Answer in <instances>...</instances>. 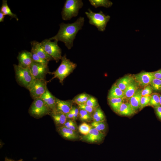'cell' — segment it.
Masks as SVG:
<instances>
[{"mask_svg": "<svg viewBox=\"0 0 161 161\" xmlns=\"http://www.w3.org/2000/svg\"><path fill=\"white\" fill-rule=\"evenodd\" d=\"M84 21V18L80 16L73 23H61L57 33L49 39L62 42L68 49H71L73 46L74 41L77 33L82 29Z\"/></svg>", "mask_w": 161, "mask_h": 161, "instance_id": "cell-1", "label": "cell"}, {"mask_svg": "<svg viewBox=\"0 0 161 161\" xmlns=\"http://www.w3.org/2000/svg\"><path fill=\"white\" fill-rule=\"evenodd\" d=\"M61 60V64L57 69L54 72L51 73L54 76L50 80L57 78L63 84L64 79L72 72L77 65L67 59L66 54L62 56Z\"/></svg>", "mask_w": 161, "mask_h": 161, "instance_id": "cell-2", "label": "cell"}, {"mask_svg": "<svg viewBox=\"0 0 161 161\" xmlns=\"http://www.w3.org/2000/svg\"><path fill=\"white\" fill-rule=\"evenodd\" d=\"M88 11L85 12V14L89 19V24L96 27L99 31H104L110 18V16L105 15L101 11L95 13L90 8L88 9Z\"/></svg>", "mask_w": 161, "mask_h": 161, "instance_id": "cell-3", "label": "cell"}, {"mask_svg": "<svg viewBox=\"0 0 161 161\" xmlns=\"http://www.w3.org/2000/svg\"><path fill=\"white\" fill-rule=\"evenodd\" d=\"M13 66L17 83L28 89L35 79L30 67L23 68L16 64H13Z\"/></svg>", "mask_w": 161, "mask_h": 161, "instance_id": "cell-4", "label": "cell"}, {"mask_svg": "<svg viewBox=\"0 0 161 161\" xmlns=\"http://www.w3.org/2000/svg\"><path fill=\"white\" fill-rule=\"evenodd\" d=\"M83 5L81 0H66L61 12L62 19L69 20L72 17L77 16Z\"/></svg>", "mask_w": 161, "mask_h": 161, "instance_id": "cell-5", "label": "cell"}, {"mask_svg": "<svg viewBox=\"0 0 161 161\" xmlns=\"http://www.w3.org/2000/svg\"><path fill=\"white\" fill-rule=\"evenodd\" d=\"M52 112L43 100L40 97L34 100L28 110L30 115L36 119H39Z\"/></svg>", "mask_w": 161, "mask_h": 161, "instance_id": "cell-6", "label": "cell"}, {"mask_svg": "<svg viewBox=\"0 0 161 161\" xmlns=\"http://www.w3.org/2000/svg\"><path fill=\"white\" fill-rule=\"evenodd\" d=\"M58 41L57 40L52 41L49 39H45L40 43L46 52L57 63L61 60L62 57L61 49L58 45Z\"/></svg>", "mask_w": 161, "mask_h": 161, "instance_id": "cell-7", "label": "cell"}, {"mask_svg": "<svg viewBox=\"0 0 161 161\" xmlns=\"http://www.w3.org/2000/svg\"><path fill=\"white\" fill-rule=\"evenodd\" d=\"M48 82L45 80L34 79L28 89L30 96L33 100L40 97L44 93L47 89V84Z\"/></svg>", "mask_w": 161, "mask_h": 161, "instance_id": "cell-8", "label": "cell"}, {"mask_svg": "<svg viewBox=\"0 0 161 161\" xmlns=\"http://www.w3.org/2000/svg\"><path fill=\"white\" fill-rule=\"evenodd\" d=\"M34 78L36 79L45 80L47 74L49 71L48 65L44 64L33 61L30 67Z\"/></svg>", "mask_w": 161, "mask_h": 161, "instance_id": "cell-9", "label": "cell"}, {"mask_svg": "<svg viewBox=\"0 0 161 161\" xmlns=\"http://www.w3.org/2000/svg\"><path fill=\"white\" fill-rule=\"evenodd\" d=\"M105 137V134L97 130L92 126L89 133L80 137L81 140L90 143H98L101 142Z\"/></svg>", "mask_w": 161, "mask_h": 161, "instance_id": "cell-10", "label": "cell"}, {"mask_svg": "<svg viewBox=\"0 0 161 161\" xmlns=\"http://www.w3.org/2000/svg\"><path fill=\"white\" fill-rule=\"evenodd\" d=\"M133 76L135 80L138 83L140 87L143 88L150 84L154 78L152 72L145 71Z\"/></svg>", "mask_w": 161, "mask_h": 161, "instance_id": "cell-11", "label": "cell"}, {"mask_svg": "<svg viewBox=\"0 0 161 161\" xmlns=\"http://www.w3.org/2000/svg\"><path fill=\"white\" fill-rule=\"evenodd\" d=\"M19 66L23 68L30 67L33 62L31 52L26 50L20 52L17 57Z\"/></svg>", "mask_w": 161, "mask_h": 161, "instance_id": "cell-12", "label": "cell"}, {"mask_svg": "<svg viewBox=\"0 0 161 161\" xmlns=\"http://www.w3.org/2000/svg\"><path fill=\"white\" fill-rule=\"evenodd\" d=\"M31 49L34 51L40 57L48 61L54 60L44 50L41 43L35 41H31Z\"/></svg>", "mask_w": 161, "mask_h": 161, "instance_id": "cell-13", "label": "cell"}, {"mask_svg": "<svg viewBox=\"0 0 161 161\" xmlns=\"http://www.w3.org/2000/svg\"><path fill=\"white\" fill-rule=\"evenodd\" d=\"M73 103L72 100H64L56 97V111L61 112L66 114L72 109Z\"/></svg>", "mask_w": 161, "mask_h": 161, "instance_id": "cell-14", "label": "cell"}, {"mask_svg": "<svg viewBox=\"0 0 161 161\" xmlns=\"http://www.w3.org/2000/svg\"><path fill=\"white\" fill-rule=\"evenodd\" d=\"M57 131L61 136L66 140H76L80 137L76 131H73L64 126L57 129Z\"/></svg>", "mask_w": 161, "mask_h": 161, "instance_id": "cell-15", "label": "cell"}, {"mask_svg": "<svg viewBox=\"0 0 161 161\" xmlns=\"http://www.w3.org/2000/svg\"><path fill=\"white\" fill-rule=\"evenodd\" d=\"M50 115L53 119L56 129L64 126L67 120L66 114L60 112H52Z\"/></svg>", "mask_w": 161, "mask_h": 161, "instance_id": "cell-16", "label": "cell"}, {"mask_svg": "<svg viewBox=\"0 0 161 161\" xmlns=\"http://www.w3.org/2000/svg\"><path fill=\"white\" fill-rule=\"evenodd\" d=\"M45 103L51 110L52 112L56 110V103L55 97L47 89L44 93L40 97Z\"/></svg>", "mask_w": 161, "mask_h": 161, "instance_id": "cell-17", "label": "cell"}, {"mask_svg": "<svg viewBox=\"0 0 161 161\" xmlns=\"http://www.w3.org/2000/svg\"><path fill=\"white\" fill-rule=\"evenodd\" d=\"M142 89H139L134 95L129 99V102L135 112L140 109V101L142 97Z\"/></svg>", "mask_w": 161, "mask_h": 161, "instance_id": "cell-18", "label": "cell"}, {"mask_svg": "<svg viewBox=\"0 0 161 161\" xmlns=\"http://www.w3.org/2000/svg\"><path fill=\"white\" fill-rule=\"evenodd\" d=\"M135 80L133 75H127L119 79L115 83L124 92L127 86Z\"/></svg>", "mask_w": 161, "mask_h": 161, "instance_id": "cell-19", "label": "cell"}, {"mask_svg": "<svg viewBox=\"0 0 161 161\" xmlns=\"http://www.w3.org/2000/svg\"><path fill=\"white\" fill-rule=\"evenodd\" d=\"M135 112L129 102H124L121 105L117 114L122 116H130Z\"/></svg>", "mask_w": 161, "mask_h": 161, "instance_id": "cell-20", "label": "cell"}, {"mask_svg": "<svg viewBox=\"0 0 161 161\" xmlns=\"http://www.w3.org/2000/svg\"><path fill=\"white\" fill-rule=\"evenodd\" d=\"M114 98H125L124 92L119 88L114 83L110 89L108 95V99Z\"/></svg>", "mask_w": 161, "mask_h": 161, "instance_id": "cell-21", "label": "cell"}, {"mask_svg": "<svg viewBox=\"0 0 161 161\" xmlns=\"http://www.w3.org/2000/svg\"><path fill=\"white\" fill-rule=\"evenodd\" d=\"M140 87L139 84L135 80L132 82L127 86L124 91L125 98L129 99L140 88Z\"/></svg>", "mask_w": 161, "mask_h": 161, "instance_id": "cell-22", "label": "cell"}, {"mask_svg": "<svg viewBox=\"0 0 161 161\" xmlns=\"http://www.w3.org/2000/svg\"><path fill=\"white\" fill-rule=\"evenodd\" d=\"M123 98L108 99L109 104L112 110L117 114L121 105L124 102Z\"/></svg>", "mask_w": 161, "mask_h": 161, "instance_id": "cell-23", "label": "cell"}, {"mask_svg": "<svg viewBox=\"0 0 161 161\" xmlns=\"http://www.w3.org/2000/svg\"><path fill=\"white\" fill-rule=\"evenodd\" d=\"M89 1L90 4L95 8L99 7L108 8L113 4V3L108 0H89Z\"/></svg>", "mask_w": 161, "mask_h": 161, "instance_id": "cell-24", "label": "cell"}, {"mask_svg": "<svg viewBox=\"0 0 161 161\" xmlns=\"http://www.w3.org/2000/svg\"><path fill=\"white\" fill-rule=\"evenodd\" d=\"M0 11L5 16L8 15L10 16L11 18H14L17 21L18 20V19L17 15L12 12L10 8L8 6L7 0H3L2 1V4Z\"/></svg>", "mask_w": 161, "mask_h": 161, "instance_id": "cell-25", "label": "cell"}, {"mask_svg": "<svg viewBox=\"0 0 161 161\" xmlns=\"http://www.w3.org/2000/svg\"><path fill=\"white\" fill-rule=\"evenodd\" d=\"M79 117L80 120L82 122H89L93 121L92 116L87 112L82 109H79Z\"/></svg>", "mask_w": 161, "mask_h": 161, "instance_id": "cell-26", "label": "cell"}, {"mask_svg": "<svg viewBox=\"0 0 161 161\" xmlns=\"http://www.w3.org/2000/svg\"><path fill=\"white\" fill-rule=\"evenodd\" d=\"M148 106H151L153 107L161 106L159 94L154 93L151 95L150 99Z\"/></svg>", "mask_w": 161, "mask_h": 161, "instance_id": "cell-27", "label": "cell"}, {"mask_svg": "<svg viewBox=\"0 0 161 161\" xmlns=\"http://www.w3.org/2000/svg\"><path fill=\"white\" fill-rule=\"evenodd\" d=\"M91 125L98 131L105 134L106 129V125L105 121L100 122L93 121L91 123Z\"/></svg>", "mask_w": 161, "mask_h": 161, "instance_id": "cell-28", "label": "cell"}, {"mask_svg": "<svg viewBox=\"0 0 161 161\" xmlns=\"http://www.w3.org/2000/svg\"><path fill=\"white\" fill-rule=\"evenodd\" d=\"M150 85L153 90L157 92H161V80L154 78Z\"/></svg>", "mask_w": 161, "mask_h": 161, "instance_id": "cell-29", "label": "cell"}, {"mask_svg": "<svg viewBox=\"0 0 161 161\" xmlns=\"http://www.w3.org/2000/svg\"><path fill=\"white\" fill-rule=\"evenodd\" d=\"M92 126L86 122H84L78 128L79 132L83 135L87 134L90 131Z\"/></svg>", "mask_w": 161, "mask_h": 161, "instance_id": "cell-30", "label": "cell"}, {"mask_svg": "<svg viewBox=\"0 0 161 161\" xmlns=\"http://www.w3.org/2000/svg\"><path fill=\"white\" fill-rule=\"evenodd\" d=\"M31 52L32 53L33 61L44 64L48 65L49 61L40 57L32 49H31Z\"/></svg>", "mask_w": 161, "mask_h": 161, "instance_id": "cell-31", "label": "cell"}, {"mask_svg": "<svg viewBox=\"0 0 161 161\" xmlns=\"http://www.w3.org/2000/svg\"><path fill=\"white\" fill-rule=\"evenodd\" d=\"M85 104L95 108L99 106L97 100L95 97L90 95Z\"/></svg>", "mask_w": 161, "mask_h": 161, "instance_id": "cell-32", "label": "cell"}, {"mask_svg": "<svg viewBox=\"0 0 161 161\" xmlns=\"http://www.w3.org/2000/svg\"><path fill=\"white\" fill-rule=\"evenodd\" d=\"M80 109L85 110L90 114L92 116L96 108L91 107L86 104L78 105Z\"/></svg>", "mask_w": 161, "mask_h": 161, "instance_id": "cell-33", "label": "cell"}, {"mask_svg": "<svg viewBox=\"0 0 161 161\" xmlns=\"http://www.w3.org/2000/svg\"><path fill=\"white\" fill-rule=\"evenodd\" d=\"M151 95L142 96L140 101V110L148 106L151 98Z\"/></svg>", "mask_w": 161, "mask_h": 161, "instance_id": "cell-34", "label": "cell"}, {"mask_svg": "<svg viewBox=\"0 0 161 161\" xmlns=\"http://www.w3.org/2000/svg\"><path fill=\"white\" fill-rule=\"evenodd\" d=\"M153 89L150 84L143 88L142 91V96L151 95L152 94Z\"/></svg>", "mask_w": 161, "mask_h": 161, "instance_id": "cell-35", "label": "cell"}, {"mask_svg": "<svg viewBox=\"0 0 161 161\" xmlns=\"http://www.w3.org/2000/svg\"><path fill=\"white\" fill-rule=\"evenodd\" d=\"M103 113V112L99 106L96 108L92 116L93 121H94Z\"/></svg>", "mask_w": 161, "mask_h": 161, "instance_id": "cell-36", "label": "cell"}, {"mask_svg": "<svg viewBox=\"0 0 161 161\" xmlns=\"http://www.w3.org/2000/svg\"><path fill=\"white\" fill-rule=\"evenodd\" d=\"M74 115V120H77L79 117V109L75 107H73L71 109Z\"/></svg>", "mask_w": 161, "mask_h": 161, "instance_id": "cell-37", "label": "cell"}, {"mask_svg": "<svg viewBox=\"0 0 161 161\" xmlns=\"http://www.w3.org/2000/svg\"><path fill=\"white\" fill-rule=\"evenodd\" d=\"M154 108L157 116L161 121V106L154 107Z\"/></svg>", "mask_w": 161, "mask_h": 161, "instance_id": "cell-38", "label": "cell"}, {"mask_svg": "<svg viewBox=\"0 0 161 161\" xmlns=\"http://www.w3.org/2000/svg\"><path fill=\"white\" fill-rule=\"evenodd\" d=\"M152 72L154 78L161 80V69Z\"/></svg>", "mask_w": 161, "mask_h": 161, "instance_id": "cell-39", "label": "cell"}, {"mask_svg": "<svg viewBox=\"0 0 161 161\" xmlns=\"http://www.w3.org/2000/svg\"><path fill=\"white\" fill-rule=\"evenodd\" d=\"M67 128L70 129L75 131H76L78 129V126L75 121H74L70 126L67 127Z\"/></svg>", "mask_w": 161, "mask_h": 161, "instance_id": "cell-40", "label": "cell"}, {"mask_svg": "<svg viewBox=\"0 0 161 161\" xmlns=\"http://www.w3.org/2000/svg\"><path fill=\"white\" fill-rule=\"evenodd\" d=\"M66 115L67 119H72L74 120V114L71 109L70 112L66 114Z\"/></svg>", "mask_w": 161, "mask_h": 161, "instance_id": "cell-41", "label": "cell"}, {"mask_svg": "<svg viewBox=\"0 0 161 161\" xmlns=\"http://www.w3.org/2000/svg\"><path fill=\"white\" fill-rule=\"evenodd\" d=\"M4 161H24V160L22 159H20L19 160H16L7 157H5Z\"/></svg>", "mask_w": 161, "mask_h": 161, "instance_id": "cell-42", "label": "cell"}, {"mask_svg": "<svg viewBox=\"0 0 161 161\" xmlns=\"http://www.w3.org/2000/svg\"><path fill=\"white\" fill-rule=\"evenodd\" d=\"M5 15L0 11V22H2L4 21V19Z\"/></svg>", "mask_w": 161, "mask_h": 161, "instance_id": "cell-43", "label": "cell"}, {"mask_svg": "<svg viewBox=\"0 0 161 161\" xmlns=\"http://www.w3.org/2000/svg\"><path fill=\"white\" fill-rule=\"evenodd\" d=\"M160 97V106H161V95H159Z\"/></svg>", "mask_w": 161, "mask_h": 161, "instance_id": "cell-44", "label": "cell"}]
</instances>
